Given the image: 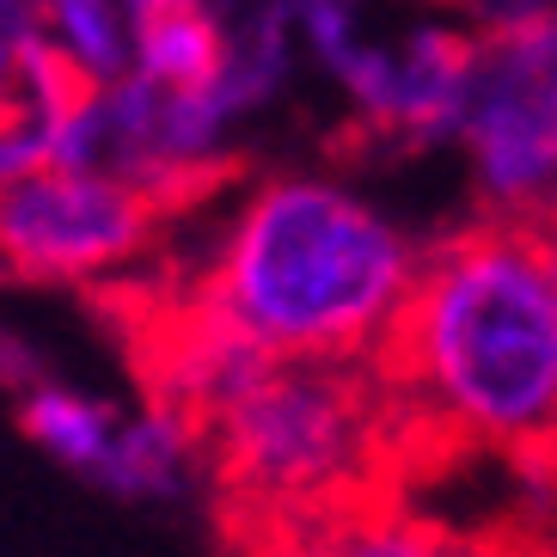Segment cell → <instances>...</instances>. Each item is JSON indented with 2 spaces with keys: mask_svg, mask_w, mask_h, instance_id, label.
<instances>
[{
  "mask_svg": "<svg viewBox=\"0 0 557 557\" xmlns=\"http://www.w3.org/2000/svg\"><path fill=\"white\" fill-rule=\"evenodd\" d=\"M178 7H197V0H129V18H135V25H148V18L178 13Z\"/></svg>",
  "mask_w": 557,
  "mask_h": 557,
  "instance_id": "obj_13",
  "label": "cell"
},
{
  "mask_svg": "<svg viewBox=\"0 0 557 557\" xmlns=\"http://www.w3.org/2000/svg\"><path fill=\"white\" fill-rule=\"evenodd\" d=\"M429 246L331 172H270L233 202L184 307L276 361H380Z\"/></svg>",
  "mask_w": 557,
  "mask_h": 557,
  "instance_id": "obj_2",
  "label": "cell"
},
{
  "mask_svg": "<svg viewBox=\"0 0 557 557\" xmlns=\"http://www.w3.org/2000/svg\"><path fill=\"white\" fill-rule=\"evenodd\" d=\"M37 32L55 44L86 86H116L135 74V18L129 0H32Z\"/></svg>",
  "mask_w": 557,
  "mask_h": 557,
  "instance_id": "obj_9",
  "label": "cell"
},
{
  "mask_svg": "<svg viewBox=\"0 0 557 557\" xmlns=\"http://www.w3.org/2000/svg\"><path fill=\"white\" fill-rule=\"evenodd\" d=\"M0 7H7V0H0Z\"/></svg>",
  "mask_w": 557,
  "mask_h": 557,
  "instance_id": "obj_15",
  "label": "cell"
},
{
  "mask_svg": "<svg viewBox=\"0 0 557 557\" xmlns=\"http://www.w3.org/2000/svg\"><path fill=\"white\" fill-rule=\"evenodd\" d=\"M13 405H18V429H25L55 466L92 478V484L104 478L116 442H123V423H129L123 405L86 393V386H67V380H55V374H44L37 386H25Z\"/></svg>",
  "mask_w": 557,
  "mask_h": 557,
  "instance_id": "obj_7",
  "label": "cell"
},
{
  "mask_svg": "<svg viewBox=\"0 0 557 557\" xmlns=\"http://www.w3.org/2000/svg\"><path fill=\"white\" fill-rule=\"evenodd\" d=\"M288 545V557H454V545L417 515L380 503H356L319 521H300L288 533H276Z\"/></svg>",
  "mask_w": 557,
  "mask_h": 557,
  "instance_id": "obj_10",
  "label": "cell"
},
{
  "mask_svg": "<svg viewBox=\"0 0 557 557\" xmlns=\"http://www.w3.org/2000/svg\"><path fill=\"white\" fill-rule=\"evenodd\" d=\"M545 233H552V239H557V214H552V227H545Z\"/></svg>",
  "mask_w": 557,
  "mask_h": 557,
  "instance_id": "obj_14",
  "label": "cell"
},
{
  "mask_svg": "<svg viewBox=\"0 0 557 557\" xmlns=\"http://www.w3.org/2000/svg\"><path fill=\"white\" fill-rule=\"evenodd\" d=\"M37 165H50L44 123H37V116H25V111L0 116V197H7L25 172H37Z\"/></svg>",
  "mask_w": 557,
  "mask_h": 557,
  "instance_id": "obj_12",
  "label": "cell"
},
{
  "mask_svg": "<svg viewBox=\"0 0 557 557\" xmlns=\"http://www.w3.org/2000/svg\"><path fill=\"white\" fill-rule=\"evenodd\" d=\"M459 153L478 214L552 227L557 214V0L508 7L484 44Z\"/></svg>",
  "mask_w": 557,
  "mask_h": 557,
  "instance_id": "obj_4",
  "label": "cell"
},
{
  "mask_svg": "<svg viewBox=\"0 0 557 557\" xmlns=\"http://www.w3.org/2000/svg\"><path fill=\"white\" fill-rule=\"evenodd\" d=\"M209 472L263 533L374 503L368 484L405 442L374 361H270L209 423Z\"/></svg>",
  "mask_w": 557,
  "mask_h": 557,
  "instance_id": "obj_3",
  "label": "cell"
},
{
  "mask_svg": "<svg viewBox=\"0 0 557 557\" xmlns=\"http://www.w3.org/2000/svg\"><path fill=\"white\" fill-rule=\"evenodd\" d=\"M153 227L160 202L129 178L86 165H37L0 197V282H111L153 246Z\"/></svg>",
  "mask_w": 557,
  "mask_h": 557,
  "instance_id": "obj_5",
  "label": "cell"
},
{
  "mask_svg": "<svg viewBox=\"0 0 557 557\" xmlns=\"http://www.w3.org/2000/svg\"><path fill=\"white\" fill-rule=\"evenodd\" d=\"M478 44L484 37L429 18L393 44L361 37L325 81L344 92V104L368 135L410 141V148H447V141H459V123H466Z\"/></svg>",
  "mask_w": 557,
  "mask_h": 557,
  "instance_id": "obj_6",
  "label": "cell"
},
{
  "mask_svg": "<svg viewBox=\"0 0 557 557\" xmlns=\"http://www.w3.org/2000/svg\"><path fill=\"white\" fill-rule=\"evenodd\" d=\"M227 50H233V18L214 13V0L135 25V74L153 86H172V92L214 86L221 67H227Z\"/></svg>",
  "mask_w": 557,
  "mask_h": 557,
  "instance_id": "obj_8",
  "label": "cell"
},
{
  "mask_svg": "<svg viewBox=\"0 0 557 557\" xmlns=\"http://www.w3.org/2000/svg\"><path fill=\"white\" fill-rule=\"evenodd\" d=\"M374 368L398 423L557 454V239L496 214L442 233Z\"/></svg>",
  "mask_w": 557,
  "mask_h": 557,
  "instance_id": "obj_1",
  "label": "cell"
},
{
  "mask_svg": "<svg viewBox=\"0 0 557 557\" xmlns=\"http://www.w3.org/2000/svg\"><path fill=\"white\" fill-rule=\"evenodd\" d=\"M32 0H7L0 7V116L25 111V44H32Z\"/></svg>",
  "mask_w": 557,
  "mask_h": 557,
  "instance_id": "obj_11",
  "label": "cell"
}]
</instances>
